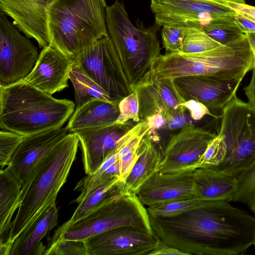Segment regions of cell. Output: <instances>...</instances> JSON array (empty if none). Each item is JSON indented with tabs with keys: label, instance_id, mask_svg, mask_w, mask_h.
Here are the masks:
<instances>
[{
	"label": "cell",
	"instance_id": "1",
	"mask_svg": "<svg viewBox=\"0 0 255 255\" xmlns=\"http://www.w3.org/2000/svg\"><path fill=\"white\" fill-rule=\"evenodd\" d=\"M226 201L167 218L151 219L159 239L187 255H238L255 243V217Z\"/></svg>",
	"mask_w": 255,
	"mask_h": 255
},
{
	"label": "cell",
	"instance_id": "2",
	"mask_svg": "<svg viewBox=\"0 0 255 255\" xmlns=\"http://www.w3.org/2000/svg\"><path fill=\"white\" fill-rule=\"evenodd\" d=\"M79 142L75 133H67L38 164L22 186L21 203L12 222L8 239L0 246V255H9L18 236L56 204L57 195L75 160Z\"/></svg>",
	"mask_w": 255,
	"mask_h": 255
},
{
	"label": "cell",
	"instance_id": "3",
	"mask_svg": "<svg viewBox=\"0 0 255 255\" xmlns=\"http://www.w3.org/2000/svg\"><path fill=\"white\" fill-rule=\"evenodd\" d=\"M109 35L115 49L112 54L115 82L124 97L150 70L160 55L158 25L138 27L130 21L122 1L116 0L106 8Z\"/></svg>",
	"mask_w": 255,
	"mask_h": 255
},
{
	"label": "cell",
	"instance_id": "4",
	"mask_svg": "<svg viewBox=\"0 0 255 255\" xmlns=\"http://www.w3.org/2000/svg\"><path fill=\"white\" fill-rule=\"evenodd\" d=\"M75 108L22 80L0 86V127L25 136L62 128Z\"/></svg>",
	"mask_w": 255,
	"mask_h": 255
},
{
	"label": "cell",
	"instance_id": "5",
	"mask_svg": "<svg viewBox=\"0 0 255 255\" xmlns=\"http://www.w3.org/2000/svg\"><path fill=\"white\" fill-rule=\"evenodd\" d=\"M105 0H53L47 9L49 45L74 58L109 35Z\"/></svg>",
	"mask_w": 255,
	"mask_h": 255
},
{
	"label": "cell",
	"instance_id": "6",
	"mask_svg": "<svg viewBox=\"0 0 255 255\" xmlns=\"http://www.w3.org/2000/svg\"><path fill=\"white\" fill-rule=\"evenodd\" d=\"M130 227L155 234L147 208L136 194L118 193L72 224L49 245L61 240L84 241L116 228Z\"/></svg>",
	"mask_w": 255,
	"mask_h": 255
},
{
	"label": "cell",
	"instance_id": "7",
	"mask_svg": "<svg viewBox=\"0 0 255 255\" xmlns=\"http://www.w3.org/2000/svg\"><path fill=\"white\" fill-rule=\"evenodd\" d=\"M218 135L225 142L226 155L211 168L236 176L255 157V108L235 96L224 109Z\"/></svg>",
	"mask_w": 255,
	"mask_h": 255
},
{
	"label": "cell",
	"instance_id": "8",
	"mask_svg": "<svg viewBox=\"0 0 255 255\" xmlns=\"http://www.w3.org/2000/svg\"><path fill=\"white\" fill-rule=\"evenodd\" d=\"M239 68L240 60L236 49L227 45L200 53L160 54L151 70L155 76L162 79L209 75L230 80L237 76Z\"/></svg>",
	"mask_w": 255,
	"mask_h": 255
},
{
	"label": "cell",
	"instance_id": "9",
	"mask_svg": "<svg viewBox=\"0 0 255 255\" xmlns=\"http://www.w3.org/2000/svg\"><path fill=\"white\" fill-rule=\"evenodd\" d=\"M227 0H151L155 24L185 28L203 27L213 19L237 14Z\"/></svg>",
	"mask_w": 255,
	"mask_h": 255
},
{
	"label": "cell",
	"instance_id": "10",
	"mask_svg": "<svg viewBox=\"0 0 255 255\" xmlns=\"http://www.w3.org/2000/svg\"><path fill=\"white\" fill-rule=\"evenodd\" d=\"M0 11V86H6L26 78L38 60L37 48Z\"/></svg>",
	"mask_w": 255,
	"mask_h": 255
},
{
	"label": "cell",
	"instance_id": "11",
	"mask_svg": "<svg viewBox=\"0 0 255 255\" xmlns=\"http://www.w3.org/2000/svg\"><path fill=\"white\" fill-rule=\"evenodd\" d=\"M217 135L205 127L185 125L177 133L170 136L158 171L175 173L197 169L200 158Z\"/></svg>",
	"mask_w": 255,
	"mask_h": 255
},
{
	"label": "cell",
	"instance_id": "12",
	"mask_svg": "<svg viewBox=\"0 0 255 255\" xmlns=\"http://www.w3.org/2000/svg\"><path fill=\"white\" fill-rule=\"evenodd\" d=\"M171 80L184 102L194 100L217 113L223 112L225 107L236 96L242 81L225 80L209 75H190Z\"/></svg>",
	"mask_w": 255,
	"mask_h": 255
},
{
	"label": "cell",
	"instance_id": "13",
	"mask_svg": "<svg viewBox=\"0 0 255 255\" xmlns=\"http://www.w3.org/2000/svg\"><path fill=\"white\" fill-rule=\"evenodd\" d=\"M139 105L140 121L161 115L166 124L177 114L186 110L171 80L159 79L148 71L133 88Z\"/></svg>",
	"mask_w": 255,
	"mask_h": 255
},
{
	"label": "cell",
	"instance_id": "14",
	"mask_svg": "<svg viewBox=\"0 0 255 255\" xmlns=\"http://www.w3.org/2000/svg\"><path fill=\"white\" fill-rule=\"evenodd\" d=\"M159 238L130 227L110 230L84 241L89 255H149Z\"/></svg>",
	"mask_w": 255,
	"mask_h": 255
},
{
	"label": "cell",
	"instance_id": "15",
	"mask_svg": "<svg viewBox=\"0 0 255 255\" xmlns=\"http://www.w3.org/2000/svg\"><path fill=\"white\" fill-rule=\"evenodd\" d=\"M68 131L66 126L25 136L5 168L22 186L38 164Z\"/></svg>",
	"mask_w": 255,
	"mask_h": 255
},
{
	"label": "cell",
	"instance_id": "16",
	"mask_svg": "<svg viewBox=\"0 0 255 255\" xmlns=\"http://www.w3.org/2000/svg\"><path fill=\"white\" fill-rule=\"evenodd\" d=\"M75 64L74 58L48 45L41 51L32 71L22 81L52 95L68 87L69 74Z\"/></svg>",
	"mask_w": 255,
	"mask_h": 255
},
{
	"label": "cell",
	"instance_id": "17",
	"mask_svg": "<svg viewBox=\"0 0 255 255\" xmlns=\"http://www.w3.org/2000/svg\"><path fill=\"white\" fill-rule=\"evenodd\" d=\"M137 123L129 120L105 127L75 133L79 139L85 173L93 174L110 155L114 153L120 139Z\"/></svg>",
	"mask_w": 255,
	"mask_h": 255
},
{
	"label": "cell",
	"instance_id": "18",
	"mask_svg": "<svg viewBox=\"0 0 255 255\" xmlns=\"http://www.w3.org/2000/svg\"><path fill=\"white\" fill-rule=\"evenodd\" d=\"M53 0H0V10L13 24L40 48L50 44L47 9Z\"/></svg>",
	"mask_w": 255,
	"mask_h": 255
},
{
	"label": "cell",
	"instance_id": "19",
	"mask_svg": "<svg viewBox=\"0 0 255 255\" xmlns=\"http://www.w3.org/2000/svg\"><path fill=\"white\" fill-rule=\"evenodd\" d=\"M193 171H157L142 185L136 195L147 207L193 198Z\"/></svg>",
	"mask_w": 255,
	"mask_h": 255
},
{
	"label": "cell",
	"instance_id": "20",
	"mask_svg": "<svg viewBox=\"0 0 255 255\" xmlns=\"http://www.w3.org/2000/svg\"><path fill=\"white\" fill-rule=\"evenodd\" d=\"M111 38L108 35L98 39L79 53L74 58L76 64L114 100L124 98L114 82L109 58Z\"/></svg>",
	"mask_w": 255,
	"mask_h": 255
},
{
	"label": "cell",
	"instance_id": "21",
	"mask_svg": "<svg viewBox=\"0 0 255 255\" xmlns=\"http://www.w3.org/2000/svg\"><path fill=\"white\" fill-rule=\"evenodd\" d=\"M193 177L194 198L209 201L233 200L238 188L236 176L202 167L193 171Z\"/></svg>",
	"mask_w": 255,
	"mask_h": 255
},
{
	"label": "cell",
	"instance_id": "22",
	"mask_svg": "<svg viewBox=\"0 0 255 255\" xmlns=\"http://www.w3.org/2000/svg\"><path fill=\"white\" fill-rule=\"evenodd\" d=\"M121 100L108 102L96 99L86 103L73 114L67 126L68 131L77 133L115 124L120 115Z\"/></svg>",
	"mask_w": 255,
	"mask_h": 255
},
{
	"label": "cell",
	"instance_id": "23",
	"mask_svg": "<svg viewBox=\"0 0 255 255\" xmlns=\"http://www.w3.org/2000/svg\"><path fill=\"white\" fill-rule=\"evenodd\" d=\"M58 222L56 204L48 208L28 229L13 242L9 255H44L46 250L42 240Z\"/></svg>",
	"mask_w": 255,
	"mask_h": 255
},
{
	"label": "cell",
	"instance_id": "24",
	"mask_svg": "<svg viewBox=\"0 0 255 255\" xmlns=\"http://www.w3.org/2000/svg\"><path fill=\"white\" fill-rule=\"evenodd\" d=\"M138 154L136 161L122 184V193L136 195L142 185L158 171L162 155L148 131L140 142Z\"/></svg>",
	"mask_w": 255,
	"mask_h": 255
},
{
	"label": "cell",
	"instance_id": "25",
	"mask_svg": "<svg viewBox=\"0 0 255 255\" xmlns=\"http://www.w3.org/2000/svg\"><path fill=\"white\" fill-rule=\"evenodd\" d=\"M22 184L6 168L0 170V246L8 237L12 217L21 201Z\"/></svg>",
	"mask_w": 255,
	"mask_h": 255
},
{
	"label": "cell",
	"instance_id": "26",
	"mask_svg": "<svg viewBox=\"0 0 255 255\" xmlns=\"http://www.w3.org/2000/svg\"><path fill=\"white\" fill-rule=\"evenodd\" d=\"M122 183L119 177L115 175L92 189L78 204L70 219L55 231L51 239L58 237L70 226L87 216L110 197L122 192Z\"/></svg>",
	"mask_w": 255,
	"mask_h": 255
},
{
	"label": "cell",
	"instance_id": "27",
	"mask_svg": "<svg viewBox=\"0 0 255 255\" xmlns=\"http://www.w3.org/2000/svg\"><path fill=\"white\" fill-rule=\"evenodd\" d=\"M151 128L147 121H140L120 139L117 148L120 165L119 178L122 182H125L136 161L140 142Z\"/></svg>",
	"mask_w": 255,
	"mask_h": 255
},
{
	"label": "cell",
	"instance_id": "28",
	"mask_svg": "<svg viewBox=\"0 0 255 255\" xmlns=\"http://www.w3.org/2000/svg\"><path fill=\"white\" fill-rule=\"evenodd\" d=\"M69 80L72 82L74 89L76 109L96 99L108 102L116 100L87 75L76 63L70 72Z\"/></svg>",
	"mask_w": 255,
	"mask_h": 255
},
{
	"label": "cell",
	"instance_id": "29",
	"mask_svg": "<svg viewBox=\"0 0 255 255\" xmlns=\"http://www.w3.org/2000/svg\"><path fill=\"white\" fill-rule=\"evenodd\" d=\"M120 165L118 150L110 155L92 174L80 180L74 190H79V196L72 202L78 204L92 189L113 176L120 177Z\"/></svg>",
	"mask_w": 255,
	"mask_h": 255
},
{
	"label": "cell",
	"instance_id": "30",
	"mask_svg": "<svg viewBox=\"0 0 255 255\" xmlns=\"http://www.w3.org/2000/svg\"><path fill=\"white\" fill-rule=\"evenodd\" d=\"M236 15L213 19L203 29L210 37L222 45L235 42L247 34L237 21Z\"/></svg>",
	"mask_w": 255,
	"mask_h": 255
},
{
	"label": "cell",
	"instance_id": "31",
	"mask_svg": "<svg viewBox=\"0 0 255 255\" xmlns=\"http://www.w3.org/2000/svg\"><path fill=\"white\" fill-rule=\"evenodd\" d=\"M236 177L238 188L233 201L245 204L255 216V157Z\"/></svg>",
	"mask_w": 255,
	"mask_h": 255
},
{
	"label": "cell",
	"instance_id": "32",
	"mask_svg": "<svg viewBox=\"0 0 255 255\" xmlns=\"http://www.w3.org/2000/svg\"><path fill=\"white\" fill-rule=\"evenodd\" d=\"M222 45L212 39L204 31L202 27L187 28L181 52L196 53L208 51Z\"/></svg>",
	"mask_w": 255,
	"mask_h": 255
},
{
	"label": "cell",
	"instance_id": "33",
	"mask_svg": "<svg viewBox=\"0 0 255 255\" xmlns=\"http://www.w3.org/2000/svg\"><path fill=\"white\" fill-rule=\"evenodd\" d=\"M226 149L223 139L217 135L209 144L200 158L197 168L213 167L219 165L224 160Z\"/></svg>",
	"mask_w": 255,
	"mask_h": 255
},
{
	"label": "cell",
	"instance_id": "34",
	"mask_svg": "<svg viewBox=\"0 0 255 255\" xmlns=\"http://www.w3.org/2000/svg\"><path fill=\"white\" fill-rule=\"evenodd\" d=\"M24 137L25 136L18 133L1 129L0 131V170L3 169L4 167L7 166L15 151Z\"/></svg>",
	"mask_w": 255,
	"mask_h": 255
},
{
	"label": "cell",
	"instance_id": "35",
	"mask_svg": "<svg viewBox=\"0 0 255 255\" xmlns=\"http://www.w3.org/2000/svg\"><path fill=\"white\" fill-rule=\"evenodd\" d=\"M161 27L162 43L166 53L181 52L187 28L170 25Z\"/></svg>",
	"mask_w": 255,
	"mask_h": 255
},
{
	"label": "cell",
	"instance_id": "36",
	"mask_svg": "<svg viewBox=\"0 0 255 255\" xmlns=\"http://www.w3.org/2000/svg\"><path fill=\"white\" fill-rule=\"evenodd\" d=\"M44 255H89L83 241L61 240L48 245Z\"/></svg>",
	"mask_w": 255,
	"mask_h": 255
},
{
	"label": "cell",
	"instance_id": "37",
	"mask_svg": "<svg viewBox=\"0 0 255 255\" xmlns=\"http://www.w3.org/2000/svg\"><path fill=\"white\" fill-rule=\"evenodd\" d=\"M120 115L116 124H124L129 120L134 122H140L139 118V105L135 92L123 98L119 102Z\"/></svg>",
	"mask_w": 255,
	"mask_h": 255
},
{
	"label": "cell",
	"instance_id": "38",
	"mask_svg": "<svg viewBox=\"0 0 255 255\" xmlns=\"http://www.w3.org/2000/svg\"><path fill=\"white\" fill-rule=\"evenodd\" d=\"M180 105L189 111L191 118L196 121H201L205 118L222 117L223 113L213 112L203 104L194 100L184 102Z\"/></svg>",
	"mask_w": 255,
	"mask_h": 255
},
{
	"label": "cell",
	"instance_id": "39",
	"mask_svg": "<svg viewBox=\"0 0 255 255\" xmlns=\"http://www.w3.org/2000/svg\"><path fill=\"white\" fill-rule=\"evenodd\" d=\"M227 3L236 13L255 22V6L248 4L244 0H227Z\"/></svg>",
	"mask_w": 255,
	"mask_h": 255
},
{
	"label": "cell",
	"instance_id": "40",
	"mask_svg": "<svg viewBox=\"0 0 255 255\" xmlns=\"http://www.w3.org/2000/svg\"><path fill=\"white\" fill-rule=\"evenodd\" d=\"M187 255L186 253L167 245L160 240L159 241L154 249L149 254V255Z\"/></svg>",
	"mask_w": 255,
	"mask_h": 255
},
{
	"label": "cell",
	"instance_id": "41",
	"mask_svg": "<svg viewBox=\"0 0 255 255\" xmlns=\"http://www.w3.org/2000/svg\"><path fill=\"white\" fill-rule=\"evenodd\" d=\"M252 71L251 80L249 84L244 88V91L248 100V103L255 108V60Z\"/></svg>",
	"mask_w": 255,
	"mask_h": 255
},
{
	"label": "cell",
	"instance_id": "42",
	"mask_svg": "<svg viewBox=\"0 0 255 255\" xmlns=\"http://www.w3.org/2000/svg\"><path fill=\"white\" fill-rule=\"evenodd\" d=\"M187 123L185 111L180 112L175 116L166 124V128L169 129H176L181 128Z\"/></svg>",
	"mask_w": 255,
	"mask_h": 255
},
{
	"label": "cell",
	"instance_id": "43",
	"mask_svg": "<svg viewBox=\"0 0 255 255\" xmlns=\"http://www.w3.org/2000/svg\"><path fill=\"white\" fill-rule=\"evenodd\" d=\"M236 19L239 24L247 32H255V22L243 15L237 13Z\"/></svg>",
	"mask_w": 255,
	"mask_h": 255
},
{
	"label": "cell",
	"instance_id": "44",
	"mask_svg": "<svg viewBox=\"0 0 255 255\" xmlns=\"http://www.w3.org/2000/svg\"><path fill=\"white\" fill-rule=\"evenodd\" d=\"M251 45L255 51V32L247 33Z\"/></svg>",
	"mask_w": 255,
	"mask_h": 255
},
{
	"label": "cell",
	"instance_id": "45",
	"mask_svg": "<svg viewBox=\"0 0 255 255\" xmlns=\"http://www.w3.org/2000/svg\"><path fill=\"white\" fill-rule=\"evenodd\" d=\"M254 245L255 246V245Z\"/></svg>",
	"mask_w": 255,
	"mask_h": 255
}]
</instances>
